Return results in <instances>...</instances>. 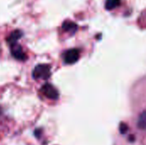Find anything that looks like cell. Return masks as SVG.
Listing matches in <instances>:
<instances>
[{"label": "cell", "instance_id": "cell-9", "mask_svg": "<svg viewBox=\"0 0 146 145\" xmlns=\"http://www.w3.org/2000/svg\"><path fill=\"white\" fill-rule=\"evenodd\" d=\"M127 125H125V124H121V125L120 126V131H121V133H125V132H127Z\"/></svg>", "mask_w": 146, "mask_h": 145}, {"label": "cell", "instance_id": "cell-3", "mask_svg": "<svg viewBox=\"0 0 146 145\" xmlns=\"http://www.w3.org/2000/svg\"><path fill=\"white\" fill-rule=\"evenodd\" d=\"M41 91L46 97L52 100H56L59 97V93L56 91V89L50 84H45L44 86H42Z\"/></svg>", "mask_w": 146, "mask_h": 145}, {"label": "cell", "instance_id": "cell-5", "mask_svg": "<svg viewBox=\"0 0 146 145\" xmlns=\"http://www.w3.org/2000/svg\"><path fill=\"white\" fill-rule=\"evenodd\" d=\"M22 36V32L20 31V30H15L13 31L9 36L7 38V42L10 44V45H13V44H15L17 40L20 39Z\"/></svg>", "mask_w": 146, "mask_h": 145}, {"label": "cell", "instance_id": "cell-2", "mask_svg": "<svg viewBox=\"0 0 146 145\" xmlns=\"http://www.w3.org/2000/svg\"><path fill=\"white\" fill-rule=\"evenodd\" d=\"M80 57V52L77 49H71L65 52L63 56L64 62L66 64H74L75 63Z\"/></svg>", "mask_w": 146, "mask_h": 145}, {"label": "cell", "instance_id": "cell-4", "mask_svg": "<svg viewBox=\"0 0 146 145\" xmlns=\"http://www.w3.org/2000/svg\"><path fill=\"white\" fill-rule=\"evenodd\" d=\"M11 54L15 59L19 61H25L27 59V56L23 52L21 46L17 44L11 45Z\"/></svg>", "mask_w": 146, "mask_h": 145}, {"label": "cell", "instance_id": "cell-8", "mask_svg": "<svg viewBox=\"0 0 146 145\" xmlns=\"http://www.w3.org/2000/svg\"><path fill=\"white\" fill-rule=\"evenodd\" d=\"M145 124H146V115L145 112L144 111L140 115H139V121H138V126L140 129L142 130H145Z\"/></svg>", "mask_w": 146, "mask_h": 145}, {"label": "cell", "instance_id": "cell-7", "mask_svg": "<svg viewBox=\"0 0 146 145\" xmlns=\"http://www.w3.org/2000/svg\"><path fill=\"white\" fill-rule=\"evenodd\" d=\"M121 3V0H106L105 9L107 10H112L118 7Z\"/></svg>", "mask_w": 146, "mask_h": 145}, {"label": "cell", "instance_id": "cell-10", "mask_svg": "<svg viewBox=\"0 0 146 145\" xmlns=\"http://www.w3.org/2000/svg\"><path fill=\"white\" fill-rule=\"evenodd\" d=\"M0 114H1V111H0Z\"/></svg>", "mask_w": 146, "mask_h": 145}, {"label": "cell", "instance_id": "cell-1", "mask_svg": "<svg viewBox=\"0 0 146 145\" xmlns=\"http://www.w3.org/2000/svg\"><path fill=\"white\" fill-rule=\"evenodd\" d=\"M50 76V68L48 65L40 64L35 67L33 72V77L36 79H47Z\"/></svg>", "mask_w": 146, "mask_h": 145}, {"label": "cell", "instance_id": "cell-6", "mask_svg": "<svg viewBox=\"0 0 146 145\" xmlns=\"http://www.w3.org/2000/svg\"><path fill=\"white\" fill-rule=\"evenodd\" d=\"M62 29L65 32H71L72 34H74L77 31L78 26L74 22L70 21H66L62 23Z\"/></svg>", "mask_w": 146, "mask_h": 145}]
</instances>
